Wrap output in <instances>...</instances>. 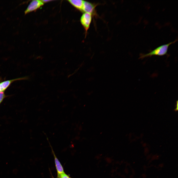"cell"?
Returning a JSON list of instances; mask_svg holds the SVG:
<instances>
[{"mask_svg": "<svg viewBox=\"0 0 178 178\" xmlns=\"http://www.w3.org/2000/svg\"><path fill=\"white\" fill-rule=\"evenodd\" d=\"M177 41L175 40L173 42L167 44L160 46L155 49L146 54H141L140 55L139 59H143L145 57H151L153 56H163L167 54L169 46L175 43Z\"/></svg>", "mask_w": 178, "mask_h": 178, "instance_id": "1", "label": "cell"}, {"mask_svg": "<svg viewBox=\"0 0 178 178\" xmlns=\"http://www.w3.org/2000/svg\"><path fill=\"white\" fill-rule=\"evenodd\" d=\"M92 15L88 13L84 12L80 18V22L85 30L86 36L91 24L92 19Z\"/></svg>", "mask_w": 178, "mask_h": 178, "instance_id": "2", "label": "cell"}, {"mask_svg": "<svg viewBox=\"0 0 178 178\" xmlns=\"http://www.w3.org/2000/svg\"><path fill=\"white\" fill-rule=\"evenodd\" d=\"M42 0H35L32 1L30 3L24 11L25 14L36 10L43 5Z\"/></svg>", "mask_w": 178, "mask_h": 178, "instance_id": "3", "label": "cell"}, {"mask_svg": "<svg viewBox=\"0 0 178 178\" xmlns=\"http://www.w3.org/2000/svg\"><path fill=\"white\" fill-rule=\"evenodd\" d=\"M96 6L94 4L84 1L82 12L90 13L92 16L95 15L96 14L95 9Z\"/></svg>", "mask_w": 178, "mask_h": 178, "instance_id": "4", "label": "cell"}, {"mask_svg": "<svg viewBox=\"0 0 178 178\" xmlns=\"http://www.w3.org/2000/svg\"><path fill=\"white\" fill-rule=\"evenodd\" d=\"M53 155L56 168L57 170L58 177H59L60 176L64 173L63 168L60 163L59 161L54 153Z\"/></svg>", "mask_w": 178, "mask_h": 178, "instance_id": "5", "label": "cell"}, {"mask_svg": "<svg viewBox=\"0 0 178 178\" xmlns=\"http://www.w3.org/2000/svg\"><path fill=\"white\" fill-rule=\"evenodd\" d=\"M68 1L75 7L82 11L84 1L82 0H70Z\"/></svg>", "mask_w": 178, "mask_h": 178, "instance_id": "6", "label": "cell"}, {"mask_svg": "<svg viewBox=\"0 0 178 178\" xmlns=\"http://www.w3.org/2000/svg\"><path fill=\"white\" fill-rule=\"evenodd\" d=\"M22 78H17L14 79L8 80L2 82L0 83V92L4 91L9 86L11 83L14 81L22 79Z\"/></svg>", "mask_w": 178, "mask_h": 178, "instance_id": "7", "label": "cell"}, {"mask_svg": "<svg viewBox=\"0 0 178 178\" xmlns=\"http://www.w3.org/2000/svg\"><path fill=\"white\" fill-rule=\"evenodd\" d=\"M5 96L4 91L0 92V104Z\"/></svg>", "mask_w": 178, "mask_h": 178, "instance_id": "8", "label": "cell"}, {"mask_svg": "<svg viewBox=\"0 0 178 178\" xmlns=\"http://www.w3.org/2000/svg\"><path fill=\"white\" fill-rule=\"evenodd\" d=\"M59 178H71L65 173L61 174Z\"/></svg>", "mask_w": 178, "mask_h": 178, "instance_id": "9", "label": "cell"}, {"mask_svg": "<svg viewBox=\"0 0 178 178\" xmlns=\"http://www.w3.org/2000/svg\"><path fill=\"white\" fill-rule=\"evenodd\" d=\"M56 178H59L57 177Z\"/></svg>", "mask_w": 178, "mask_h": 178, "instance_id": "10", "label": "cell"}]
</instances>
